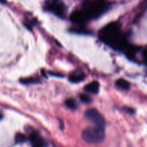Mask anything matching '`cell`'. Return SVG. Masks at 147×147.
Wrapping results in <instances>:
<instances>
[{"instance_id":"11","label":"cell","mask_w":147,"mask_h":147,"mask_svg":"<svg viewBox=\"0 0 147 147\" xmlns=\"http://www.w3.org/2000/svg\"><path fill=\"white\" fill-rule=\"evenodd\" d=\"M70 31L75 33H78V34H89V33H90L88 30H86V29H84L82 27H73Z\"/></svg>"},{"instance_id":"12","label":"cell","mask_w":147,"mask_h":147,"mask_svg":"<svg viewBox=\"0 0 147 147\" xmlns=\"http://www.w3.org/2000/svg\"><path fill=\"white\" fill-rule=\"evenodd\" d=\"M65 105L68 107L70 109H76L77 108V105H76V102L74 99H67V100L65 101Z\"/></svg>"},{"instance_id":"10","label":"cell","mask_w":147,"mask_h":147,"mask_svg":"<svg viewBox=\"0 0 147 147\" xmlns=\"http://www.w3.org/2000/svg\"><path fill=\"white\" fill-rule=\"evenodd\" d=\"M21 83L24 84H37L40 82V80L36 78H26V79H21Z\"/></svg>"},{"instance_id":"9","label":"cell","mask_w":147,"mask_h":147,"mask_svg":"<svg viewBox=\"0 0 147 147\" xmlns=\"http://www.w3.org/2000/svg\"><path fill=\"white\" fill-rule=\"evenodd\" d=\"M116 86L119 89L123 91H127L130 89V83L124 79H119L116 82Z\"/></svg>"},{"instance_id":"18","label":"cell","mask_w":147,"mask_h":147,"mask_svg":"<svg viewBox=\"0 0 147 147\" xmlns=\"http://www.w3.org/2000/svg\"><path fill=\"white\" fill-rule=\"evenodd\" d=\"M0 1H4V0H0Z\"/></svg>"},{"instance_id":"1","label":"cell","mask_w":147,"mask_h":147,"mask_svg":"<svg viewBox=\"0 0 147 147\" xmlns=\"http://www.w3.org/2000/svg\"><path fill=\"white\" fill-rule=\"evenodd\" d=\"M99 36L102 41L116 50L125 51L129 46L126 37L121 33L119 24L116 22L103 27L99 32Z\"/></svg>"},{"instance_id":"8","label":"cell","mask_w":147,"mask_h":147,"mask_svg":"<svg viewBox=\"0 0 147 147\" xmlns=\"http://www.w3.org/2000/svg\"><path fill=\"white\" fill-rule=\"evenodd\" d=\"M99 89H100V84H99L97 81H93V82L87 84L86 86L84 87V90L86 92L94 94V95L98 93Z\"/></svg>"},{"instance_id":"16","label":"cell","mask_w":147,"mask_h":147,"mask_svg":"<svg viewBox=\"0 0 147 147\" xmlns=\"http://www.w3.org/2000/svg\"><path fill=\"white\" fill-rule=\"evenodd\" d=\"M58 0H50V1H57Z\"/></svg>"},{"instance_id":"7","label":"cell","mask_w":147,"mask_h":147,"mask_svg":"<svg viewBox=\"0 0 147 147\" xmlns=\"http://www.w3.org/2000/svg\"><path fill=\"white\" fill-rule=\"evenodd\" d=\"M85 78H86V74L80 71H74L68 76L69 81L73 83H79V82H83Z\"/></svg>"},{"instance_id":"13","label":"cell","mask_w":147,"mask_h":147,"mask_svg":"<svg viewBox=\"0 0 147 147\" xmlns=\"http://www.w3.org/2000/svg\"><path fill=\"white\" fill-rule=\"evenodd\" d=\"M26 141V136L22 133H18L16 134L15 135V141L16 143H18V144H20V143H23Z\"/></svg>"},{"instance_id":"5","label":"cell","mask_w":147,"mask_h":147,"mask_svg":"<svg viewBox=\"0 0 147 147\" xmlns=\"http://www.w3.org/2000/svg\"><path fill=\"white\" fill-rule=\"evenodd\" d=\"M46 9L55 15L61 17L65 15L66 11V7L65 6V4L62 2H59L58 1H49Z\"/></svg>"},{"instance_id":"15","label":"cell","mask_w":147,"mask_h":147,"mask_svg":"<svg viewBox=\"0 0 147 147\" xmlns=\"http://www.w3.org/2000/svg\"><path fill=\"white\" fill-rule=\"evenodd\" d=\"M143 58H144V60L145 63L147 65V49H146L145 50H144Z\"/></svg>"},{"instance_id":"6","label":"cell","mask_w":147,"mask_h":147,"mask_svg":"<svg viewBox=\"0 0 147 147\" xmlns=\"http://www.w3.org/2000/svg\"><path fill=\"white\" fill-rule=\"evenodd\" d=\"M32 147H45V141L35 132H33L30 134L29 137Z\"/></svg>"},{"instance_id":"4","label":"cell","mask_w":147,"mask_h":147,"mask_svg":"<svg viewBox=\"0 0 147 147\" xmlns=\"http://www.w3.org/2000/svg\"><path fill=\"white\" fill-rule=\"evenodd\" d=\"M85 117L96 126L104 128L106 125V120H105L104 117L95 108L87 110L85 112Z\"/></svg>"},{"instance_id":"2","label":"cell","mask_w":147,"mask_h":147,"mask_svg":"<svg viewBox=\"0 0 147 147\" xmlns=\"http://www.w3.org/2000/svg\"><path fill=\"white\" fill-rule=\"evenodd\" d=\"M111 4L106 0H89L86 1L80 9L86 22L97 19L103 15L110 9Z\"/></svg>"},{"instance_id":"3","label":"cell","mask_w":147,"mask_h":147,"mask_svg":"<svg viewBox=\"0 0 147 147\" xmlns=\"http://www.w3.org/2000/svg\"><path fill=\"white\" fill-rule=\"evenodd\" d=\"M82 138L88 144H100L105 138L104 128L96 125L88 127L82 132Z\"/></svg>"},{"instance_id":"17","label":"cell","mask_w":147,"mask_h":147,"mask_svg":"<svg viewBox=\"0 0 147 147\" xmlns=\"http://www.w3.org/2000/svg\"><path fill=\"white\" fill-rule=\"evenodd\" d=\"M1 114H0V119H1Z\"/></svg>"},{"instance_id":"14","label":"cell","mask_w":147,"mask_h":147,"mask_svg":"<svg viewBox=\"0 0 147 147\" xmlns=\"http://www.w3.org/2000/svg\"><path fill=\"white\" fill-rule=\"evenodd\" d=\"M80 100L83 102H84V103H90L92 101L91 98L89 96H88L87 95H85V94H80Z\"/></svg>"}]
</instances>
